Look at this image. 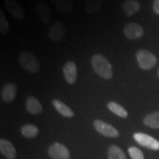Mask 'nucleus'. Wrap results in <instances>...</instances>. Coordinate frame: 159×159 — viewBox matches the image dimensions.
I'll list each match as a JSON object with an SVG mask.
<instances>
[{"label":"nucleus","mask_w":159,"mask_h":159,"mask_svg":"<svg viewBox=\"0 0 159 159\" xmlns=\"http://www.w3.org/2000/svg\"><path fill=\"white\" fill-rule=\"evenodd\" d=\"M91 63L93 69L99 76L105 80H110L113 77V69L110 61L101 54H95L91 57Z\"/></svg>","instance_id":"obj_1"},{"label":"nucleus","mask_w":159,"mask_h":159,"mask_svg":"<svg viewBox=\"0 0 159 159\" xmlns=\"http://www.w3.org/2000/svg\"><path fill=\"white\" fill-rule=\"evenodd\" d=\"M19 61L20 65L25 70L30 73H38L41 69L39 61L35 55L28 51H24L19 55Z\"/></svg>","instance_id":"obj_2"},{"label":"nucleus","mask_w":159,"mask_h":159,"mask_svg":"<svg viewBox=\"0 0 159 159\" xmlns=\"http://www.w3.org/2000/svg\"><path fill=\"white\" fill-rule=\"evenodd\" d=\"M136 60L140 68L144 70H150L153 68L157 63L156 55L150 51L144 50V49L137 52Z\"/></svg>","instance_id":"obj_3"},{"label":"nucleus","mask_w":159,"mask_h":159,"mask_svg":"<svg viewBox=\"0 0 159 159\" xmlns=\"http://www.w3.org/2000/svg\"><path fill=\"white\" fill-rule=\"evenodd\" d=\"M134 138L137 143L143 147L152 150H159L158 141L148 134L143 133H136L134 135Z\"/></svg>","instance_id":"obj_4"},{"label":"nucleus","mask_w":159,"mask_h":159,"mask_svg":"<svg viewBox=\"0 0 159 159\" xmlns=\"http://www.w3.org/2000/svg\"><path fill=\"white\" fill-rule=\"evenodd\" d=\"M94 126L97 132H99L104 136L115 138V137H118L119 135V131L114 127L102 120H99V119H97L94 121Z\"/></svg>","instance_id":"obj_5"},{"label":"nucleus","mask_w":159,"mask_h":159,"mask_svg":"<svg viewBox=\"0 0 159 159\" xmlns=\"http://www.w3.org/2000/svg\"><path fill=\"white\" fill-rule=\"evenodd\" d=\"M125 36L128 39L136 40L141 39L144 35V29L137 23H129L123 28Z\"/></svg>","instance_id":"obj_6"},{"label":"nucleus","mask_w":159,"mask_h":159,"mask_svg":"<svg viewBox=\"0 0 159 159\" xmlns=\"http://www.w3.org/2000/svg\"><path fill=\"white\" fill-rule=\"evenodd\" d=\"M66 27L60 21H57L50 26L49 30L48 36L49 39L53 41H61L65 36Z\"/></svg>","instance_id":"obj_7"},{"label":"nucleus","mask_w":159,"mask_h":159,"mask_svg":"<svg viewBox=\"0 0 159 159\" xmlns=\"http://www.w3.org/2000/svg\"><path fill=\"white\" fill-rule=\"evenodd\" d=\"M35 11H36L39 19L44 24L50 23L52 20V12L48 5L43 1L37 2L35 5Z\"/></svg>","instance_id":"obj_8"},{"label":"nucleus","mask_w":159,"mask_h":159,"mask_svg":"<svg viewBox=\"0 0 159 159\" xmlns=\"http://www.w3.org/2000/svg\"><path fill=\"white\" fill-rule=\"evenodd\" d=\"M49 155L52 159H69L70 154L63 144L55 143L49 149Z\"/></svg>","instance_id":"obj_9"},{"label":"nucleus","mask_w":159,"mask_h":159,"mask_svg":"<svg viewBox=\"0 0 159 159\" xmlns=\"http://www.w3.org/2000/svg\"><path fill=\"white\" fill-rule=\"evenodd\" d=\"M63 72L65 80L69 84H74L76 83L77 78V68L75 62L67 61L63 66Z\"/></svg>","instance_id":"obj_10"},{"label":"nucleus","mask_w":159,"mask_h":159,"mask_svg":"<svg viewBox=\"0 0 159 159\" xmlns=\"http://www.w3.org/2000/svg\"><path fill=\"white\" fill-rule=\"evenodd\" d=\"M4 5L9 13L16 19L19 20L25 19L23 8L16 0H4Z\"/></svg>","instance_id":"obj_11"},{"label":"nucleus","mask_w":159,"mask_h":159,"mask_svg":"<svg viewBox=\"0 0 159 159\" xmlns=\"http://www.w3.org/2000/svg\"><path fill=\"white\" fill-rule=\"evenodd\" d=\"M17 86L14 83H9L5 84L1 90V97L6 102H11L16 96Z\"/></svg>","instance_id":"obj_12"},{"label":"nucleus","mask_w":159,"mask_h":159,"mask_svg":"<svg viewBox=\"0 0 159 159\" xmlns=\"http://www.w3.org/2000/svg\"><path fill=\"white\" fill-rule=\"evenodd\" d=\"M0 151L7 159H15L16 157V150L14 146L6 139L0 140Z\"/></svg>","instance_id":"obj_13"},{"label":"nucleus","mask_w":159,"mask_h":159,"mask_svg":"<svg viewBox=\"0 0 159 159\" xmlns=\"http://www.w3.org/2000/svg\"><path fill=\"white\" fill-rule=\"evenodd\" d=\"M26 108L30 114L37 115L41 114L43 111L42 105L36 97H29L26 100Z\"/></svg>","instance_id":"obj_14"},{"label":"nucleus","mask_w":159,"mask_h":159,"mask_svg":"<svg viewBox=\"0 0 159 159\" xmlns=\"http://www.w3.org/2000/svg\"><path fill=\"white\" fill-rule=\"evenodd\" d=\"M122 8L127 16H132L140 11L141 5L136 0H126L122 4Z\"/></svg>","instance_id":"obj_15"},{"label":"nucleus","mask_w":159,"mask_h":159,"mask_svg":"<svg viewBox=\"0 0 159 159\" xmlns=\"http://www.w3.org/2000/svg\"><path fill=\"white\" fill-rule=\"evenodd\" d=\"M59 11L63 13H71L74 10L72 0H51Z\"/></svg>","instance_id":"obj_16"},{"label":"nucleus","mask_w":159,"mask_h":159,"mask_svg":"<svg viewBox=\"0 0 159 159\" xmlns=\"http://www.w3.org/2000/svg\"><path fill=\"white\" fill-rule=\"evenodd\" d=\"M52 103L54 108L56 109L62 116L65 117H69V118L74 116V112H73L72 110H71L69 106H67L65 103L61 102L59 99H53V100L52 101Z\"/></svg>","instance_id":"obj_17"},{"label":"nucleus","mask_w":159,"mask_h":159,"mask_svg":"<svg viewBox=\"0 0 159 159\" xmlns=\"http://www.w3.org/2000/svg\"><path fill=\"white\" fill-rule=\"evenodd\" d=\"M143 122L151 128L159 129V111L151 113L144 117Z\"/></svg>","instance_id":"obj_18"},{"label":"nucleus","mask_w":159,"mask_h":159,"mask_svg":"<svg viewBox=\"0 0 159 159\" xmlns=\"http://www.w3.org/2000/svg\"><path fill=\"white\" fill-rule=\"evenodd\" d=\"M107 107L111 112L114 113V114L121 117V118H127L128 116V112L125 109L123 108L122 105H120L118 103L111 101L107 104Z\"/></svg>","instance_id":"obj_19"},{"label":"nucleus","mask_w":159,"mask_h":159,"mask_svg":"<svg viewBox=\"0 0 159 159\" xmlns=\"http://www.w3.org/2000/svg\"><path fill=\"white\" fill-rule=\"evenodd\" d=\"M39 130L37 126L34 125L27 124L23 125L21 128V133L24 136L27 138H33L39 134Z\"/></svg>","instance_id":"obj_20"},{"label":"nucleus","mask_w":159,"mask_h":159,"mask_svg":"<svg viewBox=\"0 0 159 159\" xmlns=\"http://www.w3.org/2000/svg\"><path fill=\"white\" fill-rule=\"evenodd\" d=\"M103 0H85L84 7L89 13H94L102 5Z\"/></svg>","instance_id":"obj_21"},{"label":"nucleus","mask_w":159,"mask_h":159,"mask_svg":"<svg viewBox=\"0 0 159 159\" xmlns=\"http://www.w3.org/2000/svg\"><path fill=\"white\" fill-rule=\"evenodd\" d=\"M108 155L109 159H127L123 150L116 145H112L109 148Z\"/></svg>","instance_id":"obj_22"},{"label":"nucleus","mask_w":159,"mask_h":159,"mask_svg":"<svg viewBox=\"0 0 159 159\" xmlns=\"http://www.w3.org/2000/svg\"><path fill=\"white\" fill-rule=\"evenodd\" d=\"M9 30V24L6 19L2 10H0V33L5 35L8 33Z\"/></svg>","instance_id":"obj_23"},{"label":"nucleus","mask_w":159,"mask_h":159,"mask_svg":"<svg viewBox=\"0 0 159 159\" xmlns=\"http://www.w3.org/2000/svg\"><path fill=\"white\" fill-rule=\"evenodd\" d=\"M128 152L132 159H144L142 151L136 147H130L128 149Z\"/></svg>","instance_id":"obj_24"},{"label":"nucleus","mask_w":159,"mask_h":159,"mask_svg":"<svg viewBox=\"0 0 159 159\" xmlns=\"http://www.w3.org/2000/svg\"><path fill=\"white\" fill-rule=\"evenodd\" d=\"M152 10L156 14L159 15V0H154L152 4Z\"/></svg>","instance_id":"obj_25"},{"label":"nucleus","mask_w":159,"mask_h":159,"mask_svg":"<svg viewBox=\"0 0 159 159\" xmlns=\"http://www.w3.org/2000/svg\"><path fill=\"white\" fill-rule=\"evenodd\" d=\"M158 78H159V69H158Z\"/></svg>","instance_id":"obj_26"}]
</instances>
